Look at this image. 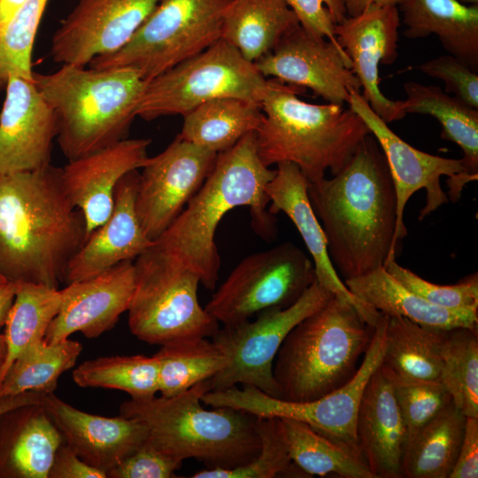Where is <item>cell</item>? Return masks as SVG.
Segmentation results:
<instances>
[{
    "label": "cell",
    "mask_w": 478,
    "mask_h": 478,
    "mask_svg": "<svg viewBox=\"0 0 478 478\" xmlns=\"http://www.w3.org/2000/svg\"><path fill=\"white\" fill-rule=\"evenodd\" d=\"M275 174L260 160L256 132L244 135L217 155L214 167L199 191L176 220L135 263L196 273L207 289L216 287L220 257L214 241L222 218L234 208L249 206L251 227L263 240L277 235L274 214L267 209L265 189Z\"/></svg>",
    "instance_id": "cell-1"
},
{
    "label": "cell",
    "mask_w": 478,
    "mask_h": 478,
    "mask_svg": "<svg viewBox=\"0 0 478 478\" xmlns=\"http://www.w3.org/2000/svg\"><path fill=\"white\" fill-rule=\"evenodd\" d=\"M308 196L331 262L343 280L395 260L396 192L385 157L371 134L339 173L309 183Z\"/></svg>",
    "instance_id": "cell-2"
},
{
    "label": "cell",
    "mask_w": 478,
    "mask_h": 478,
    "mask_svg": "<svg viewBox=\"0 0 478 478\" xmlns=\"http://www.w3.org/2000/svg\"><path fill=\"white\" fill-rule=\"evenodd\" d=\"M86 239L84 216L66 192L62 168L0 173V274L7 281L58 289Z\"/></svg>",
    "instance_id": "cell-3"
},
{
    "label": "cell",
    "mask_w": 478,
    "mask_h": 478,
    "mask_svg": "<svg viewBox=\"0 0 478 478\" xmlns=\"http://www.w3.org/2000/svg\"><path fill=\"white\" fill-rule=\"evenodd\" d=\"M300 92L278 81L264 97L257 150L266 166L293 163L313 183L328 170L339 173L371 133L349 105L309 104L297 96Z\"/></svg>",
    "instance_id": "cell-4"
},
{
    "label": "cell",
    "mask_w": 478,
    "mask_h": 478,
    "mask_svg": "<svg viewBox=\"0 0 478 478\" xmlns=\"http://www.w3.org/2000/svg\"><path fill=\"white\" fill-rule=\"evenodd\" d=\"M209 380L171 397L130 399L120 415L143 421L147 440L182 461L196 459L209 469H232L254 459L260 449L257 417L230 407L202 406Z\"/></svg>",
    "instance_id": "cell-5"
},
{
    "label": "cell",
    "mask_w": 478,
    "mask_h": 478,
    "mask_svg": "<svg viewBox=\"0 0 478 478\" xmlns=\"http://www.w3.org/2000/svg\"><path fill=\"white\" fill-rule=\"evenodd\" d=\"M33 81L56 113V139L68 161L127 138L147 83L132 69L74 65L35 72Z\"/></svg>",
    "instance_id": "cell-6"
},
{
    "label": "cell",
    "mask_w": 478,
    "mask_h": 478,
    "mask_svg": "<svg viewBox=\"0 0 478 478\" xmlns=\"http://www.w3.org/2000/svg\"><path fill=\"white\" fill-rule=\"evenodd\" d=\"M374 329L352 304L334 295L283 340L273 365L278 398L307 402L344 385L357 372Z\"/></svg>",
    "instance_id": "cell-7"
},
{
    "label": "cell",
    "mask_w": 478,
    "mask_h": 478,
    "mask_svg": "<svg viewBox=\"0 0 478 478\" xmlns=\"http://www.w3.org/2000/svg\"><path fill=\"white\" fill-rule=\"evenodd\" d=\"M223 39L148 81L135 113L145 120L185 115L208 101L236 97L260 104L275 87Z\"/></svg>",
    "instance_id": "cell-8"
},
{
    "label": "cell",
    "mask_w": 478,
    "mask_h": 478,
    "mask_svg": "<svg viewBox=\"0 0 478 478\" xmlns=\"http://www.w3.org/2000/svg\"><path fill=\"white\" fill-rule=\"evenodd\" d=\"M231 0H158L120 49L96 57L89 66L128 68L150 81L221 38L223 15Z\"/></svg>",
    "instance_id": "cell-9"
},
{
    "label": "cell",
    "mask_w": 478,
    "mask_h": 478,
    "mask_svg": "<svg viewBox=\"0 0 478 478\" xmlns=\"http://www.w3.org/2000/svg\"><path fill=\"white\" fill-rule=\"evenodd\" d=\"M387 321L388 316L382 313L374 325L372 341L352 378L318 399L286 401L253 386L243 385L240 389L235 385L204 393L201 397L202 403L212 407L242 410L256 417L288 418L301 421L362 460L356 435L357 414L364 389L382 364Z\"/></svg>",
    "instance_id": "cell-10"
},
{
    "label": "cell",
    "mask_w": 478,
    "mask_h": 478,
    "mask_svg": "<svg viewBox=\"0 0 478 478\" xmlns=\"http://www.w3.org/2000/svg\"><path fill=\"white\" fill-rule=\"evenodd\" d=\"M333 296L316 280L288 307L266 309L254 320L220 328L212 341L227 357L228 364L209 379L212 390L249 385L278 398L273 365L283 340L297 324L324 306Z\"/></svg>",
    "instance_id": "cell-11"
},
{
    "label": "cell",
    "mask_w": 478,
    "mask_h": 478,
    "mask_svg": "<svg viewBox=\"0 0 478 478\" xmlns=\"http://www.w3.org/2000/svg\"><path fill=\"white\" fill-rule=\"evenodd\" d=\"M315 281L312 260L286 242L244 258L204 308L223 326L235 325L264 310L291 305Z\"/></svg>",
    "instance_id": "cell-12"
},
{
    "label": "cell",
    "mask_w": 478,
    "mask_h": 478,
    "mask_svg": "<svg viewBox=\"0 0 478 478\" xmlns=\"http://www.w3.org/2000/svg\"><path fill=\"white\" fill-rule=\"evenodd\" d=\"M348 105L362 119L378 143L390 171L397 197L393 238L397 252L398 242L407 234L404 223L405 208L416 191L426 190V204L419 216L421 220L446 204L448 198L458 201L464 186L471 181L461 158H443L412 147L390 129L359 91L351 92Z\"/></svg>",
    "instance_id": "cell-13"
},
{
    "label": "cell",
    "mask_w": 478,
    "mask_h": 478,
    "mask_svg": "<svg viewBox=\"0 0 478 478\" xmlns=\"http://www.w3.org/2000/svg\"><path fill=\"white\" fill-rule=\"evenodd\" d=\"M135 265V288L128 327L139 340L161 345L189 337H212L220 323L198 300L199 276L189 270Z\"/></svg>",
    "instance_id": "cell-14"
},
{
    "label": "cell",
    "mask_w": 478,
    "mask_h": 478,
    "mask_svg": "<svg viewBox=\"0 0 478 478\" xmlns=\"http://www.w3.org/2000/svg\"><path fill=\"white\" fill-rule=\"evenodd\" d=\"M217 155L179 135L142 167L135 212L145 235L155 241L181 214L212 173Z\"/></svg>",
    "instance_id": "cell-15"
},
{
    "label": "cell",
    "mask_w": 478,
    "mask_h": 478,
    "mask_svg": "<svg viewBox=\"0 0 478 478\" xmlns=\"http://www.w3.org/2000/svg\"><path fill=\"white\" fill-rule=\"evenodd\" d=\"M254 65L266 78L307 88L330 104L348 105L351 91L361 93L343 49L311 35L300 25L286 33Z\"/></svg>",
    "instance_id": "cell-16"
},
{
    "label": "cell",
    "mask_w": 478,
    "mask_h": 478,
    "mask_svg": "<svg viewBox=\"0 0 478 478\" xmlns=\"http://www.w3.org/2000/svg\"><path fill=\"white\" fill-rule=\"evenodd\" d=\"M158 0H78L52 36L50 56L61 65L88 66L118 50L150 16Z\"/></svg>",
    "instance_id": "cell-17"
},
{
    "label": "cell",
    "mask_w": 478,
    "mask_h": 478,
    "mask_svg": "<svg viewBox=\"0 0 478 478\" xmlns=\"http://www.w3.org/2000/svg\"><path fill=\"white\" fill-rule=\"evenodd\" d=\"M400 23L397 6L371 4L335 25L336 40L351 61L361 95L388 124L406 115L404 101L386 97L379 87V65H391L397 58Z\"/></svg>",
    "instance_id": "cell-18"
},
{
    "label": "cell",
    "mask_w": 478,
    "mask_h": 478,
    "mask_svg": "<svg viewBox=\"0 0 478 478\" xmlns=\"http://www.w3.org/2000/svg\"><path fill=\"white\" fill-rule=\"evenodd\" d=\"M0 112V173L50 164L58 119L34 81L10 75Z\"/></svg>",
    "instance_id": "cell-19"
},
{
    "label": "cell",
    "mask_w": 478,
    "mask_h": 478,
    "mask_svg": "<svg viewBox=\"0 0 478 478\" xmlns=\"http://www.w3.org/2000/svg\"><path fill=\"white\" fill-rule=\"evenodd\" d=\"M135 288L133 260L119 263L94 277L68 283L44 341L56 343L80 332L95 338L110 330L128 311Z\"/></svg>",
    "instance_id": "cell-20"
},
{
    "label": "cell",
    "mask_w": 478,
    "mask_h": 478,
    "mask_svg": "<svg viewBox=\"0 0 478 478\" xmlns=\"http://www.w3.org/2000/svg\"><path fill=\"white\" fill-rule=\"evenodd\" d=\"M150 143L148 138H126L69 160L62 168L66 192L84 216L87 238L111 216L119 181L143 166Z\"/></svg>",
    "instance_id": "cell-21"
},
{
    "label": "cell",
    "mask_w": 478,
    "mask_h": 478,
    "mask_svg": "<svg viewBox=\"0 0 478 478\" xmlns=\"http://www.w3.org/2000/svg\"><path fill=\"white\" fill-rule=\"evenodd\" d=\"M42 405L73 451L84 462L105 474L148 437L147 427L135 418L88 413L66 403L54 393L47 394Z\"/></svg>",
    "instance_id": "cell-22"
},
{
    "label": "cell",
    "mask_w": 478,
    "mask_h": 478,
    "mask_svg": "<svg viewBox=\"0 0 478 478\" xmlns=\"http://www.w3.org/2000/svg\"><path fill=\"white\" fill-rule=\"evenodd\" d=\"M265 192L271 203L272 214L284 212L299 232L314 266L316 280L333 295L352 304L362 318L374 326L381 312L353 296L335 269L328 251L327 238L311 204L309 181L293 163H280Z\"/></svg>",
    "instance_id": "cell-23"
},
{
    "label": "cell",
    "mask_w": 478,
    "mask_h": 478,
    "mask_svg": "<svg viewBox=\"0 0 478 478\" xmlns=\"http://www.w3.org/2000/svg\"><path fill=\"white\" fill-rule=\"evenodd\" d=\"M140 173L125 174L114 191L111 216L87 238L67 265L66 284L102 274L120 262L135 259L153 243L143 233L135 212Z\"/></svg>",
    "instance_id": "cell-24"
},
{
    "label": "cell",
    "mask_w": 478,
    "mask_h": 478,
    "mask_svg": "<svg viewBox=\"0 0 478 478\" xmlns=\"http://www.w3.org/2000/svg\"><path fill=\"white\" fill-rule=\"evenodd\" d=\"M356 435L362 460L374 478H402L406 427L391 382L380 366L364 389Z\"/></svg>",
    "instance_id": "cell-25"
},
{
    "label": "cell",
    "mask_w": 478,
    "mask_h": 478,
    "mask_svg": "<svg viewBox=\"0 0 478 478\" xmlns=\"http://www.w3.org/2000/svg\"><path fill=\"white\" fill-rule=\"evenodd\" d=\"M63 442L42 405L7 412L0 420V478H48Z\"/></svg>",
    "instance_id": "cell-26"
},
{
    "label": "cell",
    "mask_w": 478,
    "mask_h": 478,
    "mask_svg": "<svg viewBox=\"0 0 478 478\" xmlns=\"http://www.w3.org/2000/svg\"><path fill=\"white\" fill-rule=\"evenodd\" d=\"M358 299L387 316L405 317L421 326L448 330H477L478 309H451L436 305L407 289L384 268L343 280Z\"/></svg>",
    "instance_id": "cell-27"
},
{
    "label": "cell",
    "mask_w": 478,
    "mask_h": 478,
    "mask_svg": "<svg viewBox=\"0 0 478 478\" xmlns=\"http://www.w3.org/2000/svg\"><path fill=\"white\" fill-rule=\"evenodd\" d=\"M397 6L405 37L435 35L450 55L477 73L478 4L458 0H401Z\"/></svg>",
    "instance_id": "cell-28"
},
{
    "label": "cell",
    "mask_w": 478,
    "mask_h": 478,
    "mask_svg": "<svg viewBox=\"0 0 478 478\" xmlns=\"http://www.w3.org/2000/svg\"><path fill=\"white\" fill-rule=\"evenodd\" d=\"M297 25L284 0H231L224 12L221 39L255 63Z\"/></svg>",
    "instance_id": "cell-29"
},
{
    "label": "cell",
    "mask_w": 478,
    "mask_h": 478,
    "mask_svg": "<svg viewBox=\"0 0 478 478\" xmlns=\"http://www.w3.org/2000/svg\"><path fill=\"white\" fill-rule=\"evenodd\" d=\"M263 120L260 104L236 97L217 98L183 115L181 139L219 154L244 135L257 132Z\"/></svg>",
    "instance_id": "cell-30"
},
{
    "label": "cell",
    "mask_w": 478,
    "mask_h": 478,
    "mask_svg": "<svg viewBox=\"0 0 478 478\" xmlns=\"http://www.w3.org/2000/svg\"><path fill=\"white\" fill-rule=\"evenodd\" d=\"M466 416L453 402L406 443L402 478H449L462 442Z\"/></svg>",
    "instance_id": "cell-31"
},
{
    "label": "cell",
    "mask_w": 478,
    "mask_h": 478,
    "mask_svg": "<svg viewBox=\"0 0 478 478\" xmlns=\"http://www.w3.org/2000/svg\"><path fill=\"white\" fill-rule=\"evenodd\" d=\"M405 113L427 114L437 120L442 136L457 144L470 181L478 178V109H474L437 86L415 81L404 84Z\"/></svg>",
    "instance_id": "cell-32"
},
{
    "label": "cell",
    "mask_w": 478,
    "mask_h": 478,
    "mask_svg": "<svg viewBox=\"0 0 478 478\" xmlns=\"http://www.w3.org/2000/svg\"><path fill=\"white\" fill-rule=\"evenodd\" d=\"M4 321L5 355L0 365V384L14 360L31 345L44 340L58 314L61 289L42 284L18 282Z\"/></svg>",
    "instance_id": "cell-33"
},
{
    "label": "cell",
    "mask_w": 478,
    "mask_h": 478,
    "mask_svg": "<svg viewBox=\"0 0 478 478\" xmlns=\"http://www.w3.org/2000/svg\"><path fill=\"white\" fill-rule=\"evenodd\" d=\"M443 331L421 326L405 317L388 316L381 367L403 377L440 381Z\"/></svg>",
    "instance_id": "cell-34"
},
{
    "label": "cell",
    "mask_w": 478,
    "mask_h": 478,
    "mask_svg": "<svg viewBox=\"0 0 478 478\" xmlns=\"http://www.w3.org/2000/svg\"><path fill=\"white\" fill-rule=\"evenodd\" d=\"M160 346L153 356L158 365V392L163 397L209 380L228 364L227 357L206 337L181 338Z\"/></svg>",
    "instance_id": "cell-35"
},
{
    "label": "cell",
    "mask_w": 478,
    "mask_h": 478,
    "mask_svg": "<svg viewBox=\"0 0 478 478\" xmlns=\"http://www.w3.org/2000/svg\"><path fill=\"white\" fill-rule=\"evenodd\" d=\"M82 345L69 338L59 343L38 342L12 364L0 384V397L28 391L54 393L59 377L74 366Z\"/></svg>",
    "instance_id": "cell-36"
},
{
    "label": "cell",
    "mask_w": 478,
    "mask_h": 478,
    "mask_svg": "<svg viewBox=\"0 0 478 478\" xmlns=\"http://www.w3.org/2000/svg\"><path fill=\"white\" fill-rule=\"evenodd\" d=\"M280 419L283 424L289 457L308 477L335 475L374 478L360 459L308 425L292 419Z\"/></svg>",
    "instance_id": "cell-37"
},
{
    "label": "cell",
    "mask_w": 478,
    "mask_h": 478,
    "mask_svg": "<svg viewBox=\"0 0 478 478\" xmlns=\"http://www.w3.org/2000/svg\"><path fill=\"white\" fill-rule=\"evenodd\" d=\"M82 388L118 389L131 399H146L158 392V365L154 356H110L86 360L73 371Z\"/></svg>",
    "instance_id": "cell-38"
},
{
    "label": "cell",
    "mask_w": 478,
    "mask_h": 478,
    "mask_svg": "<svg viewBox=\"0 0 478 478\" xmlns=\"http://www.w3.org/2000/svg\"><path fill=\"white\" fill-rule=\"evenodd\" d=\"M440 353V382L454 405L466 417L478 418L477 330L457 328L444 330Z\"/></svg>",
    "instance_id": "cell-39"
},
{
    "label": "cell",
    "mask_w": 478,
    "mask_h": 478,
    "mask_svg": "<svg viewBox=\"0 0 478 478\" xmlns=\"http://www.w3.org/2000/svg\"><path fill=\"white\" fill-rule=\"evenodd\" d=\"M260 449L249 463L232 469H204L192 478L308 477L291 460L282 421L277 417H257Z\"/></svg>",
    "instance_id": "cell-40"
},
{
    "label": "cell",
    "mask_w": 478,
    "mask_h": 478,
    "mask_svg": "<svg viewBox=\"0 0 478 478\" xmlns=\"http://www.w3.org/2000/svg\"><path fill=\"white\" fill-rule=\"evenodd\" d=\"M48 2L28 0L0 28V91L5 88L10 75L33 81V48Z\"/></svg>",
    "instance_id": "cell-41"
},
{
    "label": "cell",
    "mask_w": 478,
    "mask_h": 478,
    "mask_svg": "<svg viewBox=\"0 0 478 478\" xmlns=\"http://www.w3.org/2000/svg\"><path fill=\"white\" fill-rule=\"evenodd\" d=\"M381 369L391 382L406 427L407 441L452 403L440 381L407 378Z\"/></svg>",
    "instance_id": "cell-42"
},
{
    "label": "cell",
    "mask_w": 478,
    "mask_h": 478,
    "mask_svg": "<svg viewBox=\"0 0 478 478\" xmlns=\"http://www.w3.org/2000/svg\"><path fill=\"white\" fill-rule=\"evenodd\" d=\"M384 268L401 285L436 305L451 309H478L477 273L454 285H439L420 277L396 260L385 264Z\"/></svg>",
    "instance_id": "cell-43"
},
{
    "label": "cell",
    "mask_w": 478,
    "mask_h": 478,
    "mask_svg": "<svg viewBox=\"0 0 478 478\" xmlns=\"http://www.w3.org/2000/svg\"><path fill=\"white\" fill-rule=\"evenodd\" d=\"M417 68L428 76L441 80L446 93L478 109V73L463 61L447 54L423 62Z\"/></svg>",
    "instance_id": "cell-44"
},
{
    "label": "cell",
    "mask_w": 478,
    "mask_h": 478,
    "mask_svg": "<svg viewBox=\"0 0 478 478\" xmlns=\"http://www.w3.org/2000/svg\"><path fill=\"white\" fill-rule=\"evenodd\" d=\"M182 461L164 452L147 439L106 473L108 478H170Z\"/></svg>",
    "instance_id": "cell-45"
},
{
    "label": "cell",
    "mask_w": 478,
    "mask_h": 478,
    "mask_svg": "<svg viewBox=\"0 0 478 478\" xmlns=\"http://www.w3.org/2000/svg\"><path fill=\"white\" fill-rule=\"evenodd\" d=\"M284 1L308 34L318 39H328L340 46L335 35V25L347 17L344 0Z\"/></svg>",
    "instance_id": "cell-46"
},
{
    "label": "cell",
    "mask_w": 478,
    "mask_h": 478,
    "mask_svg": "<svg viewBox=\"0 0 478 478\" xmlns=\"http://www.w3.org/2000/svg\"><path fill=\"white\" fill-rule=\"evenodd\" d=\"M48 478H107L106 474L77 456L63 442L55 452Z\"/></svg>",
    "instance_id": "cell-47"
},
{
    "label": "cell",
    "mask_w": 478,
    "mask_h": 478,
    "mask_svg": "<svg viewBox=\"0 0 478 478\" xmlns=\"http://www.w3.org/2000/svg\"><path fill=\"white\" fill-rule=\"evenodd\" d=\"M478 477V418L466 417L458 458L449 478Z\"/></svg>",
    "instance_id": "cell-48"
},
{
    "label": "cell",
    "mask_w": 478,
    "mask_h": 478,
    "mask_svg": "<svg viewBox=\"0 0 478 478\" xmlns=\"http://www.w3.org/2000/svg\"><path fill=\"white\" fill-rule=\"evenodd\" d=\"M46 395L44 393L28 391L14 396L0 397V420L4 413L16 407L26 405H42Z\"/></svg>",
    "instance_id": "cell-49"
},
{
    "label": "cell",
    "mask_w": 478,
    "mask_h": 478,
    "mask_svg": "<svg viewBox=\"0 0 478 478\" xmlns=\"http://www.w3.org/2000/svg\"><path fill=\"white\" fill-rule=\"evenodd\" d=\"M15 294V284L6 282L0 287V329L4 325L8 311L12 304ZM5 355V342L4 334L0 332V365Z\"/></svg>",
    "instance_id": "cell-50"
},
{
    "label": "cell",
    "mask_w": 478,
    "mask_h": 478,
    "mask_svg": "<svg viewBox=\"0 0 478 478\" xmlns=\"http://www.w3.org/2000/svg\"><path fill=\"white\" fill-rule=\"evenodd\" d=\"M400 2L401 0H344V5L347 16L352 17L371 4L397 6Z\"/></svg>",
    "instance_id": "cell-51"
},
{
    "label": "cell",
    "mask_w": 478,
    "mask_h": 478,
    "mask_svg": "<svg viewBox=\"0 0 478 478\" xmlns=\"http://www.w3.org/2000/svg\"><path fill=\"white\" fill-rule=\"evenodd\" d=\"M28 0H0V28L7 24Z\"/></svg>",
    "instance_id": "cell-52"
},
{
    "label": "cell",
    "mask_w": 478,
    "mask_h": 478,
    "mask_svg": "<svg viewBox=\"0 0 478 478\" xmlns=\"http://www.w3.org/2000/svg\"><path fill=\"white\" fill-rule=\"evenodd\" d=\"M465 4H469V5H472V4H478V0H458Z\"/></svg>",
    "instance_id": "cell-53"
},
{
    "label": "cell",
    "mask_w": 478,
    "mask_h": 478,
    "mask_svg": "<svg viewBox=\"0 0 478 478\" xmlns=\"http://www.w3.org/2000/svg\"><path fill=\"white\" fill-rule=\"evenodd\" d=\"M6 282H9V281H7V280L0 274V287L5 284Z\"/></svg>",
    "instance_id": "cell-54"
}]
</instances>
